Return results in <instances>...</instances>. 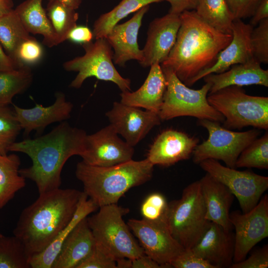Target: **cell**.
<instances>
[{"label": "cell", "mask_w": 268, "mask_h": 268, "mask_svg": "<svg viewBox=\"0 0 268 268\" xmlns=\"http://www.w3.org/2000/svg\"><path fill=\"white\" fill-rule=\"evenodd\" d=\"M86 135L83 130L63 121L45 135L15 141L9 151L21 152L31 158L32 165L19 169V173L33 181L41 194L60 187L65 164L72 156H81Z\"/></svg>", "instance_id": "cell-1"}, {"label": "cell", "mask_w": 268, "mask_h": 268, "mask_svg": "<svg viewBox=\"0 0 268 268\" xmlns=\"http://www.w3.org/2000/svg\"><path fill=\"white\" fill-rule=\"evenodd\" d=\"M180 17L181 25L175 43L160 65L170 68L182 82L190 86L195 77L214 64L219 53L230 43L232 35L214 28L195 10L185 11Z\"/></svg>", "instance_id": "cell-2"}, {"label": "cell", "mask_w": 268, "mask_h": 268, "mask_svg": "<svg viewBox=\"0 0 268 268\" xmlns=\"http://www.w3.org/2000/svg\"><path fill=\"white\" fill-rule=\"evenodd\" d=\"M83 192L60 188L39 194L20 213L13 235L30 257L46 248L72 219Z\"/></svg>", "instance_id": "cell-3"}, {"label": "cell", "mask_w": 268, "mask_h": 268, "mask_svg": "<svg viewBox=\"0 0 268 268\" xmlns=\"http://www.w3.org/2000/svg\"><path fill=\"white\" fill-rule=\"evenodd\" d=\"M154 165L145 158L110 167H98L77 163L75 176L83 184V192L99 208L117 203L132 188L152 178Z\"/></svg>", "instance_id": "cell-4"}, {"label": "cell", "mask_w": 268, "mask_h": 268, "mask_svg": "<svg viewBox=\"0 0 268 268\" xmlns=\"http://www.w3.org/2000/svg\"><path fill=\"white\" fill-rule=\"evenodd\" d=\"M129 211V208L114 203L100 207L97 213L87 217L95 245L116 261L144 254L123 219Z\"/></svg>", "instance_id": "cell-5"}, {"label": "cell", "mask_w": 268, "mask_h": 268, "mask_svg": "<svg viewBox=\"0 0 268 268\" xmlns=\"http://www.w3.org/2000/svg\"><path fill=\"white\" fill-rule=\"evenodd\" d=\"M207 99L224 116L226 129L268 130V97L250 95L242 87L230 86L208 94Z\"/></svg>", "instance_id": "cell-6"}, {"label": "cell", "mask_w": 268, "mask_h": 268, "mask_svg": "<svg viewBox=\"0 0 268 268\" xmlns=\"http://www.w3.org/2000/svg\"><path fill=\"white\" fill-rule=\"evenodd\" d=\"M167 85L159 116L165 121L181 116H190L219 123L224 116L211 106L207 99L210 88L205 83L199 89L189 88L182 82L169 67L161 66Z\"/></svg>", "instance_id": "cell-7"}, {"label": "cell", "mask_w": 268, "mask_h": 268, "mask_svg": "<svg viewBox=\"0 0 268 268\" xmlns=\"http://www.w3.org/2000/svg\"><path fill=\"white\" fill-rule=\"evenodd\" d=\"M209 222L199 180L186 187L179 199L168 202L167 224L173 237L185 249L194 246Z\"/></svg>", "instance_id": "cell-8"}, {"label": "cell", "mask_w": 268, "mask_h": 268, "mask_svg": "<svg viewBox=\"0 0 268 268\" xmlns=\"http://www.w3.org/2000/svg\"><path fill=\"white\" fill-rule=\"evenodd\" d=\"M82 46L84 54L65 62L63 65L67 71L77 72L69 87L79 88L87 78L93 76L115 83L122 92L131 91V80L122 77L114 66L113 51L105 38Z\"/></svg>", "instance_id": "cell-9"}, {"label": "cell", "mask_w": 268, "mask_h": 268, "mask_svg": "<svg viewBox=\"0 0 268 268\" xmlns=\"http://www.w3.org/2000/svg\"><path fill=\"white\" fill-rule=\"evenodd\" d=\"M198 122L206 129L208 136L193 151V160L196 164L212 159L221 160L226 166L236 168L240 154L260 133L256 128L245 132L232 131L222 127L218 122L206 119L199 120Z\"/></svg>", "instance_id": "cell-10"}, {"label": "cell", "mask_w": 268, "mask_h": 268, "mask_svg": "<svg viewBox=\"0 0 268 268\" xmlns=\"http://www.w3.org/2000/svg\"><path fill=\"white\" fill-rule=\"evenodd\" d=\"M206 173L224 185L235 197L242 212L251 210L268 189V177L252 171H239L208 159L199 164Z\"/></svg>", "instance_id": "cell-11"}, {"label": "cell", "mask_w": 268, "mask_h": 268, "mask_svg": "<svg viewBox=\"0 0 268 268\" xmlns=\"http://www.w3.org/2000/svg\"><path fill=\"white\" fill-rule=\"evenodd\" d=\"M127 223L144 254L162 268H171L170 263L185 250L173 237L166 222L131 218Z\"/></svg>", "instance_id": "cell-12"}, {"label": "cell", "mask_w": 268, "mask_h": 268, "mask_svg": "<svg viewBox=\"0 0 268 268\" xmlns=\"http://www.w3.org/2000/svg\"><path fill=\"white\" fill-rule=\"evenodd\" d=\"M230 221L234 227L233 263L245 258L252 249L268 237V196L262 197L257 205L243 213H230Z\"/></svg>", "instance_id": "cell-13"}, {"label": "cell", "mask_w": 268, "mask_h": 268, "mask_svg": "<svg viewBox=\"0 0 268 268\" xmlns=\"http://www.w3.org/2000/svg\"><path fill=\"white\" fill-rule=\"evenodd\" d=\"M134 147L120 139L112 125L88 135L81 157L87 164L110 167L132 160Z\"/></svg>", "instance_id": "cell-14"}, {"label": "cell", "mask_w": 268, "mask_h": 268, "mask_svg": "<svg viewBox=\"0 0 268 268\" xmlns=\"http://www.w3.org/2000/svg\"><path fill=\"white\" fill-rule=\"evenodd\" d=\"M118 134L132 147L142 140L155 126L159 125L158 113L115 102L106 114Z\"/></svg>", "instance_id": "cell-15"}, {"label": "cell", "mask_w": 268, "mask_h": 268, "mask_svg": "<svg viewBox=\"0 0 268 268\" xmlns=\"http://www.w3.org/2000/svg\"><path fill=\"white\" fill-rule=\"evenodd\" d=\"M180 25V15L170 12L150 23L142 50L143 59L139 63L142 67L161 64L165 61L175 43Z\"/></svg>", "instance_id": "cell-16"}, {"label": "cell", "mask_w": 268, "mask_h": 268, "mask_svg": "<svg viewBox=\"0 0 268 268\" xmlns=\"http://www.w3.org/2000/svg\"><path fill=\"white\" fill-rule=\"evenodd\" d=\"M190 250L214 268H230L233 263L234 234L220 225L209 222Z\"/></svg>", "instance_id": "cell-17"}, {"label": "cell", "mask_w": 268, "mask_h": 268, "mask_svg": "<svg viewBox=\"0 0 268 268\" xmlns=\"http://www.w3.org/2000/svg\"><path fill=\"white\" fill-rule=\"evenodd\" d=\"M199 141L198 138L183 132L166 130L155 138L146 158L153 165L169 167L189 159Z\"/></svg>", "instance_id": "cell-18"}, {"label": "cell", "mask_w": 268, "mask_h": 268, "mask_svg": "<svg viewBox=\"0 0 268 268\" xmlns=\"http://www.w3.org/2000/svg\"><path fill=\"white\" fill-rule=\"evenodd\" d=\"M253 28L250 24H247L242 20H234L230 43L219 53L214 64L195 77L190 86L208 74L224 72L234 65L245 63L253 59L251 44V34Z\"/></svg>", "instance_id": "cell-19"}, {"label": "cell", "mask_w": 268, "mask_h": 268, "mask_svg": "<svg viewBox=\"0 0 268 268\" xmlns=\"http://www.w3.org/2000/svg\"><path fill=\"white\" fill-rule=\"evenodd\" d=\"M149 8V5L140 8L129 20L117 24L105 37L113 50L115 64L124 67L129 60L142 61L143 53L138 44V34L143 17Z\"/></svg>", "instance_id": "cell-20"}, {"label": "cell", "mask_w": 268, "mask_h": 268, "mask_svg": "<svg viewBox=\"0 0 268 268\" xmlns=\"http://www.w3.org/2000/svg\"><path fill=\"white\" fill-rule=\"evenodd\" d=\"M53 104L46 107L36 103L34 107L25 109L13 104L15 117L25 136L34 131L42 133L49 125L69 118L72 103L67 100L62 92H57Z\"/></svg>", "instance_id": "cell-21"}, {"label": "cell", "mask_w": 268, "mask_h": 268, "mask_svg": "<svg viewBox=\"0 0 268 268\" xmlns=\"http://www.w3.org/2000/svg\"><path fill=\"white\" fill-rule=\"evenodd\" d=\"M205 207V218L227 231L232 230L230 209L234 196L223 184L206 173L200 180Z\"/></svg>", "instance_id": "cell-22"}, {"label": "cell", "mask_w": 268, "mask_h": 268, "mask_svg": "<svg viewBox=\"0 0 268 268\" xmlns=\"http://www.w3.org/2000/svg\"><path fill=\"white\" fill-rule=\"evenodd\" d=\"M203 78L210 85L208 94L230 86L268 87V70L262 68L261 64L254 58L245 63L234 65L224 72L208 74Z\"/></svg>", "instance_id": "cell-23"}, {"label": "cell", "mask_w": 268, "mask_h": 268, "mask_svg": "<svg viewBox=\"0 0 268 268\" xmlns=\"http://www.w3.org/2000/svg\"><path fill=\"white\" fill-rule=\"evenodd\" d=\"M167 85L160 64H154L150 66L148 74L141 87L134 92H122L120 102L159 114Z\"/></svg>", "instance_id": "cell-24"}, {"label": "cell", "mask_w": 268, "mask_h": 268, "mask_svg": "<svg viewBox=\"0 0 268 268\" xmlns=\"http://www.w3.org/2000/svg\"><path fill=\"white\" fill-rule=\"evenodd\" d=\"M95 245L94 238L85 217L78 222L64 241L52 268H76Z\"/></svg>", "instance_id": "cell-25"}, {"label": "cell", "mask_w": 268, "mask_h": 268, "mask_svg": "<svg viewBox=\"0 0 268 268\" xmlns=\"http://www.w3.org/2000/svg\"><path fill=\"white\" fill-rule=\"evenodd\" d=\"M43 0H25L14 9L26 30L30 34L42 35L43 43L51 48L59 43L43 7Z\"/></svg>", "instance_id": "cell-26"}, {"label": "cell", "mask_w": 268, "mask_h": 268, "mask_svg": "<svg viewBox=\"0 0 268 268\" xmlns=\"http://www.w3.org/2000/svg\"><path fill=\"white\" fill-rule=\"evenodd\" d=\"M98 207L84 193L70 222L61 231L51 243L42 252L32 256L29 260L31 268H52L62 244L74 226L82 218L95 211Z\"/></svg>", "instance_id": "cell-27"}, {"label": "cell", "mask_w": 268, "mask_h": 268, "mask_svg": "<svg viewBox=\"0 0 268 268\" xmlns=\"http://www.w3.org/2000/svg\"><path fill=\"white\" fill-rule=\"evenodd\" d=\"M20 164L16 154H0V209L26 186V179L19 173Z\"/></svg>", "instance_id": "cell-28"}, {"label": "cell", "mask_w": 268, "mask_h": 268, "mask_svg": "<svg viewBox=\"0 0 268 268\" xmlns=\"http://www.w3.org/2000/svg\"><path fill=\"white\" fill-rule=\"evenodd\" d=\"M164 0H122L115 7L102 14L94 22L93 27L94 38H105L118 22L130 13L153 3Z\"/></svg>", "instance_id": "cell-29"}, {"label": "cell", "mask_w": 268, "mask_h": 268, "mask_svg": "<svg viewBox=\"0 0 268 268\" xmlns=\"http://www.w3.org/2000/svg\"><path fill=\"white\" fill-rule=\"evenodd\" d=\"M32 81L29 67L0 71V106L11 104L13 98L24 92Z\"/></svg>", "instance_id": "cell-30"}, {"label": "cell", "mask_w": 268, "mask_h": 268, "mask_svg": "<svg viewBox=\"0 0 268 268\" xmlns=\"http://www.w3.org/2000/svg\"><path fill=\"white\" fill-rule=\"evenodd\" d=\"M32 37L14 9L0 17V43L12 60L19 44Z\"/></svg>", "instance_id": "cell-31"}, {"label": "cell", "mask_w": 268, "mask_h": 268, "mask_svg": "<svg viewBox=\"0 0 268 268\" xmlns=\"http://www.w3.org/2000/svg\"><path fill=\"white\" fill-rule=\"evenodd\" d=\"M195 10L201 19L214 28L232 34L234 18L225 0H199Z\"/></svg>", "instance_id": "cell-32"}, {"label": "cell", "mask_w": 268, "mask_h": 268, "mask_svg": "<svg viewBox=\"0 0 268 268\" xmlns=\"http://www.w3.org/2000/svg\"><path fill=\"white\" fill-rule=\"evenodd\" d=\"M45 9L60 44L67 40L69 32L77 25L79 14L59 0H49Z\"/></svg>", "instance_id": "cell-33"}, {"label": "cell", "mask_w": 268, "mask_h": 268, "mask_svg": "<svg viewBox=\"0 0 268 268\" xmlns=\"http://www.w3.org/2000/svg\"><path fill=\"white\" fill-rule=\"evenodd\" d=\"M30 256L17 236L0 234V268H31Z\"/></svg>", "instance_id": "cell-34"}, {"label": "cell", "mask_w": 268, "mask_h": 268, "mask_svg": "<svg viewBox=\"0 0 268 268\" xmlns=\"http://www.w3.org/2000/svg\"><path fill=\"white\" fill-rule=\"evenodd\" d=\"M268 169V133L256 138L241 152L238 156L236 168Z\"/></svg>", "instance_id": "cell-35"}, {"label": "cell", "mask_w": 268, "mask_h": 268, "mask_svg": "<svg viewBox=\"0 0 268 268\" xmlns=\"http://www.w3.org/2000/svg\"><path fill=\"white\" fill-rule=\"evenodd\" d=\"M21 128L13 110L8 106H0V154H6L15 141Z\"/></svg>", "instance_id": "cell-36"}, {"label": "cell", "mask_w": 268, "mask_h": 268, "mask_svg": "<svg viewBox=\"0 0 268 268\" xmlns=\"http://www.w3.org/2000/svg\"><path fill=\"white\" fill-rule=\"evenodd\" d=\"M43 54L42 46L32 36L19 44L12 60L16 68L25 66L30 67L42 59Z\"/></svg>", "instance_id": "cell-37"}, {"label": "cell", "mask_w": 268, "mask_h": 268, "mask_svg": "<svg viewBox=\"0 0 268 268\" xmlns=\"http://www.w3.org/2000/svg\"><path fill=\"white\" fill-rule=\"evenodd\" d=\"M168 202L162 194L153 193L143 201L140 207L142 219L150 221L166 222Z\"/></svg>", "instance_id": "cell-38"}, {"label": "cell", "mask_w": 268, "mask_h": 268, "mask_svg": "<svg viewBox=\"0 0 268 268\" xmlns=\"http://www.w3.org/2000/svg\"><path fill=\"white\" fill-rule=\"evenodd\" d=\"M251 44L254 58L260 64L268 63V18L253 28Z\"/></svg>", "instance_id": "cell-39"}, {"label": "cell", "mask_w": 268, "mask_h": 268, "mask_svg": "<svg viewBox=\"0 0 268 268\" xmlns=\"http://www.w3.org/2000/svg\"><path fill=\"white\" fill-rule=\"evenodd\" d=\"M76 268H116V260L96 245Z\"/></svg>", "instance_id": "cell-40"}, {"label": "cell", "mask_w": 268, "mask_h": 268, "mask_svg": "<svg viewBox=\"0 0 268 268\" xmlns=\"http://www.w3.org/2000/svg\"><path fill=\"white\" fill-rule=\"evenodd\" d=\"M174 268H214V267L190 249H185L170 264Z\"/></svg>", "instance_id": "cell-41"}, {"label": "cell", "mask_w": 268, "mask_h": 268, "mask_svg": "<svg viewBox=\"0 0 268 268\" xmlns=\"http://www.w3.org/2000/svg\"><path fill=\"white\" fill-rule=\"evenodd\" d=\"M261 0H225L234 20L251 17Z\"/></svg>", "instance_id": "cell-42"}, {"label": "cell", "mask_w": 268, "mask_h": 268, "mask_svg": "<svg viewBox=\"0 0 268 268\" xmlns=\"http://www.w3.org/2000/svg\"><path fill=\"white\" fill-rule=\"evenodd\" d=\"M268 246H264L253 252L247 259L233 263L230 268H267Z\"/></svg>", "instance_id": "cell-43"}, {"label": "cell", "mask_w": 268, "mask_h": 268, "mask_svg": "<svg viewBox=\"0 0 268 268\" xmlns=\"http://www.w3.org/2000/svg\"><path fill=\"white\" fill-rule=\"evenodd\" d=\"M93 32L86 26L76 25L68 33L67 40L81 45L91 42Z\"/></svg>", "instance_id": "cell-44"}, {"label": "cell", "mask_w": 268, "mask_h": 268, "mask_svg": "<svg viewBox=\"0 0 268 268\" xmlns=\"http://www.w3.org/2000/svg\"><path fill=\"white\" fill-rule=\"evenodd\" d=\"M170 4L169 12L180 15L186 10H195L199 0H164Z\"/></svg>", "instance_id": "cell-45"}, {"label": "cell", "mask_w": 268, "mask_h": 268, "mask_svg": "<svg viewBox=\"0 0 268 268\" xmlns=\"http://www.w3.org/2000/svg\"><path fill=\"white\" fill-rule=\"evenodd\" d=\"M251 17L249 24L253 27L261 21L268 18V0H261Z\"/></svg>", "instance_id": "cell-46"}, {"label": "cell", "mask_w": 268, "mask_h": 268, "mask_svg": "<svg viewBox=\"0 0 268 268\" xmlns=\"http://www.w3.org/2000/svg\"><path fill=\"white\" fill-rule=\"evenodd\" d=\"M132 268H162V267L144 254L132 259Z\"/></svg>", "instance_id": "cell-47"}, {"label": "cell", "mask_w": 268, "mask_h": 268, "mask_svg": "<svg viewBox=\"0 0 268 268\" xmlns=\"http://www.w3.org/2000/svg\"><path fill=\"white\" fill-rule=\"evenodd\" d=\"M15 68L16 67L14 63L3 50L0 44V71Z\"/></svg>", "instance_id": "cell-48"}, {"label": "cell", "mask_w": 268, "mask_h": 268, "mask_svg": "<svg viewBox=\"0 0 268 268\" xmlns=\"http://www.w3.org/2000/svg\"><path fill=\"white\" fill-rule=\"evenodd\" d=\"M13 0H0V17L13 9Z\"/></svg>", "instance_id": "cell-49"}, {"label": "cell", "mask_w": 268, "mask_h": 268, "mask_svg": "<svg viewBox=\"0 0 268 268\" xmlns=\"http://www.w3.org/2000/svg\"><path fill=\"white\" fill-rule=\"evenodd\" d=\"M116 268H132V259L121 258L116 261Z\"/></svg>", "instance_id": "cell-50"}, {"label": "cell", "mask_w": 268, "mask_h": 268, "mask_svg": "<svg viewBox=\"0 0 268 268\" xmlns=\"http://www.w3.org/2000/svg\"><path fill=\"white\" fill-rule=\"evenodd\" d=\"M66 6L74 9H77L80 6L82 0H59Z\"/></svg>", "instance_id": "cell-51"}]
</instances>
